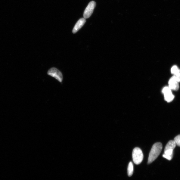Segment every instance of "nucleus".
<instances>
[{
	"instance_id": "obj_1",
	"label": "nucleus",
	"mask_w": 180,
	"mask_h": 180,
	"mask_svg": "<svg viewBox=\"0 0 180 180\" xmlns=\"http://www.w3.org/2000/svg\"><path fill=\"white\" fill-rule=\"evenodd\" d=\"M163 145L160 142H157L152 147L149 156L148 163L150 164L156 160L162 151Z\"/></svg>"
},
{
	"instance_id": "obj_2",
	"label": "nucleus",
	"mask_w": 180,
	"mask_h": 180,
	"mask_svg": "<svg viewBox=\"0 0 180 180\" xmlns=\"http://www.w3.org/2000/svg\"><path fill=\"white\" fill-rule=\"evenodd\" d=\"M132 157L133 162L137 165L141 163L144 159V154L142 151L138 147L135 148L133 149Z\"/></svg>"
},
{
	"instance_id": "obj_3",
	"label": "nucleus",
	"mask_w": 180,
	"mask_h": 180,
	"mask_svg": "<svg viewBox=\"0 0 180 180\" xmlns=\"http://www.w3.org/2000/svg\"><path fill=\"white\" fill-rule=\"evenodd\" d=\"M48 75L54 77L60 82L63 80V76L61 71L56 68L53 67L49 69L48 71Z\"/></svg>"
},
{
	"instance_id": "obj_4",
	"label": "nucleus",
	"mask_w": 180,
	"mask_h": 180,
	"mask_svg": "<svg viewBox=\"0 0 180 180\" xmlns=\"http://www.w3.org/2000/svg\"><path fill=\"white\" fill-rule=\"evenodd\" d=\"M95 6L96 3L94 1H92L89 2L84 12V18L86 19L91 16Z\"/></svg>"
},
{
	"instance_id": "obj_5",
	"label": "nucleus",
	"mask_w": 180,
	"mask_h": 180,
	"mask_svg": "<svg viewBox=\"0 0 180 180\" xmlns=\"http://www.w3.org/2000/svg\"><path fill=\"white\" fill-rule=\"evenodd\" d=\"M169 87H165L163 88L162 92L164 95V100L168 102L172 101L175 98V96L172 94Z\"/></svg>"
},
{
	"instance_id": "obj_6",
	"label": "nucleus",
	"mask_w": 180,
	"mask_h": 180,
	"mask_svg": "<svg viewBox=\"0 0 180 180\" xmlns=\"http://www.w3.org/2000/svg\"><path fill=\"white\" fill-rule=\"evenodd\" d=\"M86 22V20L85 18H81L80 19L74 26L73 33H76L83 26Z\"/></svg>"
},
{
	"instance_id": "obj_7",
	"label": "nucleus",
	"mask_w": 180,
	"mask_h": 180,
	"mask_svg": "<svg viewBox=\"0 0 180 180\" xmlns=\"http://www.w3.org/2000/svg\"><path fill=\"white\" fill-rule=\"evenodd\" d=\"M176 144L174 141H170L166 145L164 151L173 150L176 147Z\"/></svg>"
},
{
	"instance_id": "obj_8",
	"label": "nucleus",
	"mask_w": 180,
	"mask_h": 180,
	"mask_svg": "<svg viewBox=\"0 0 180 180\" xmlns=\"http://www.w3.org/2000/svg\"><path fill=\"white\" fill-rule=\"evenodd\" d=\"M169 88L171 90L174 91H178L179 88L178 82H177L172 83L169 84Z\"/></svg>"
},
{
	"instance_id": "obj_9",
	"label": "nucleus",
	"mask_w": 180,
	"mask_h": 180,
	"mask_svg": "<svg viewBox=\"0 0 180 180\" xmlns=\"http://www.w3.org/2000/svg\"><path fill=\"white\" fill-rule=\"evenodd\" d=\"M133 166L132 162H130L128 165V175L129 176H131L133 172Z\"/></svg>"
},
{
	"instance_id": "obj_10",
	"label": "nucleus",
	"mask_w": 180,
	"mask_h": 180,
	"mask_svg": "<svg viewBox=\"0 0 180 180\" xmlns=\"http://www.w3.org/2000/svg\"><path fill=\"white\" fill-rule=\"evenodd\" d=\"M179 70L177 66H174L172 68L171 71L172 74H173L174 75H175L178 72Z\"/></svg>"
},
{
	"instance_id": "obj_11",
	"label": "nucleus",
	"mask_w": 180,
	"mask_h": 180,
	"mask_svg": "<svg viewBox=\"0 0 180 180\" xmlns=\"http://www.w3.org/2000/svg\"><path fill=\"white\" fill-rule=\"evenodd\" d=\"M174 141L175 142L176 145L180 147V135L176 136L174 139Z\"/></svg>"
},
{
	"instance_id": "obj_12",
	"label": "nucleus",
	"mask_w": 180,
	"mask_h": 180,
	"mask_svg": "<svg viewBox=\"0 0 180 180\" xmlns=\"http://www.w3.org/2000/svg\"><path fill=\"white\" fill-rule=\"evenodd\" d=\"M174 76H175L177 82H180V69L179 70L177 73Z\"/></svg>"
}]
</instances>
